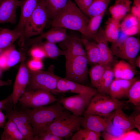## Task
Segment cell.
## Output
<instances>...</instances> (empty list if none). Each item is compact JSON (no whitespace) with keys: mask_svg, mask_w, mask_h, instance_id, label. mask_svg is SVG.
I'll return each instance as SVG.
<instances>
[{"mask_svg":"<svg viewBox=\"0 0 140 140\" xmlns=\"http://www.w3.org/2000/svg\"><path fill=\"white\" fill-rule=\"evenodd\" d=\"M89 19L71 0L60 11L51 22L52 27L59 26L77 31L85 35V30Z\"/></svg>","mask_w":140,"mask_h":140,"instance_id":"obj_1","label":"cell"},{"mask_svg":"<svg viewBox=\"0 0 140 140\" xmlns=\"http://www.w3.org/2000/svg\"><path fill=\"white\" fill-rule=\"evenodd\" d=\"M64 108L59 100L51 105L31 109L24 108L23 111L30 117L34 137L42 133L49 124L55 120L65 113Z\"/></svg>","mask_w":140,"mask_h":140,"instance_id":"obj_2","label":"cell"},{"mask_svg":"<svg viewBox=\"0 0 140 140\" xmlns=\"http://www.w3.org/2000/svg\"><path fill=\"white\" fill-rule=\"evenodd\" d=\"M81 118L80 116L71 115L65 112L60 117L47 125L43 132L52 133L65 139L69 138L74 132L80 129Z\"/></svg>","mask_w":140,"mask_h":140,"instance_id":"obj_3","label":"cell"},{"mask_svg":"<svg viewBox=\"0 0 140 140\" xmlns=\"http://www.w3.org/2000/svg\"><path fill=\"white\" fill-rule=\"evenodd\" d=\"M110 48L113 55L126 61L135 68L134 60L139 52L140 42L139 39L132 36H126L111 43Z\"/></svg>","mask_w":140,"mask_h":140,"instance_id":"obj_4","label":"cell"},{"mask_svg":"<svg viewBox=\"0 0 140 140\" xmlns=\"http://www.w3.org/2000/svg\"><path fill=\"white\" fill-rule=\"evenodd\" d=\"M54 68L52 65L47 71H32L25 91L42 89L49 90L53 94L59 93L57 85L60 77L55 74Z\"/></svg>","mask_w":140,"mask_h":140,"instance_id":"obj_5","label":"cell"},{"mask_svg":"<svg viewBox=\"0 0 140 140\" xmlns=\"http://www.w3.org/2000/svg\"><path fill=\"white\" fill-rule=\"evenodd\" d=\"M124 106L118 99L97 92L92 98L84 114L107 116L117 108Z\"/></svg>","mask_w":140,"mask_h":140,"instance_id":"obj_6","label":"cell"},{"mask_svg":"<svg viewBox=\"0 0 140 140\" xmlns=\"http://www.w3.org/2000/svg\"><path fill=\"white\" fill-rule=\"evenodd\" d=\"M48 18L43 1L38 0L35 9L25 25L23 31L25 40L41 33Z\"/></svg>","mask_w":140,"mask_h":140,"instance_id":"obj_7","label":"cell"},{"mask_svg":"<svg viewBox=\"0 0 140 140\" xmlns=\"http://www.w3.org/2000/svg\"><path fill=\"white\" fill-rule=\"evenodd\" d=\"M66 60L65 78L80 84H84L87 80L88 73L86 56H76Z\"/></svg>","mask_w":140,"mask_h":140,"instance_id":"obj_8","label":"cell"},{"mask_svg":"<svg viewBox=\"0 0 140 140\" xmlns=\"http://www.w3.org/2000/svg\"><path fill=\"white\" fill-rule=\"evenodd\" d=\"M57 101L55 97L50 91L39 89L25 91L18 101L24 108H34L46 106Z\"/></svg>","mask_w":140,"mask_h":140,"instance_id":"obj_9","label":"cell"},{"mask_svg":"<svg viewBox=\"0 0 140 140\" xmlns=\"http://www.w3.org/2000/svg\"><path fill=\"white\" fill-rule=\"evenodd\" d=\"M11 104L6 105L3 110L5 111L7 117L16 124L24 140H34V134L30 117L23 111L13 109Z\"/></svg>","mask_w":140,"mask_h":140,"instance_id":"obj_10","label":"cell"},{"mask_svg":"<svg viewBox=\"0 0 140 140\" xmlns=\"http://www.w3.org/2000/svg\"><path fill=\"white\" fill-rule=\"evenodd\" d=\"M95 94H78L62 97L59 101L64 109L69 111L76 116H79L84 113Z\"/></svg>","mask_w":140,"mask_h":140,"instance_id":"obj_11","label":"cell"},{"mask_svg":"<svg viewBox=\"0 0 140 140\" xmlns=\"http://www.w3.org/2000/svg\"><path fill=\"white\" fill-rule=\"evenodd\" d=\"M83 115L81 119V125L83 128L100 133L108 131L112 125L114 113L104 118L99 115L84 114Z\"/></svg>","mask_w":140,"mask_h":140,"instance_id":"obj_12","label":"cell"},{"mask_svg":"<svg viewBox=\"0 0 140 140\" xmlns=\"http://www.w3.org/2000/svg\"><path fill=\"white\" fill-rule=\"evenodd\" d=\"M25 56L21 61L13 86L12 94L13 98L12 103L14 105L17 103L22 95L25 91L30 80V75L25 64Z\"/></svg>","mask_w":140,"mask_h":140,"instance_id":"obj_13","label":"cell"},{"mask_svg":"<svg viewBox=\"0 0 140 140\" xmlns=\"http://www.w3.org/2000/svg\"><path fill=\"white\" fill-rule=\"evenodd\" d=\"M38 0H21L20 6L21 14L19 22L14 29L19 31L21 34L19 44L22 47L25 43L23 31L26 23L37 5Z\"/></svg>","mask_w":140,"mask_h":140,"instance_id":"obj_14","label":"cell"},{"mask_svg":"<svg viewBox=\"0 0 140 140\" xmlns=\"http://www.w3.org/2000/svg\"><path fill=\"white\" fill-rule=\"evenodd\" d=\"M69 36L67 33L66 29L59 26H55L48 31L42 33L38 37L29 40L27 45L33 46L38 44L45 39L47 42L55 44L63 41Z\"/></svg>","mask_w":140,"mask_h":140,"instance_id":"obj_15","label":"cell"},{"mask_svg":"<svg viewBox=\"0 0 140 140\" xmlns=\"http://www.w3.org/2000/svg\"><path fill=\"white\" fill-rule=\"evenodd\" d=\"M20 4L19 0H0V24H15L17 20L16 10Z\"/></svg>","mask_w":140,"mask_h":140,"instance_id":"obj_16","label":"cell"},{"mask_svg":"<svg viewBox=\"0 0 140 140\" xmlns=\"http://www.w3.org/2000/svg\"><path fill=\"white\" fill-rule=\"evenodd\" d=\"M91 38L95 41L99 49L100 59L99 64L106 67H111L114 55L108 46V42L104 38L103 30L100 29Z\"/></svg>","mask_w":140,"mask_h":140,"instance_id":"obj_17","label":"cell"},{"mask_svg":"<svg viewBox=\"0 0 140 140\" xmlns=\"http://www.w3.org/2000/svg\"><path fill=\"white\" fill-rule=\"evenodd\" d=\"M57 89L59 93L68 92L78 94H95L97 92V90L92 88L60 77L57 82Z\"/></svg>","mask_w":140,"mask_h":140,"instance_id":"obj_18","label":"cell"},{"mask_svg":"<svg viewBox=\"0 0 140 140\" xmlns=\"http://www.w3.org/2000/svg\"><path fill=\"white\" fill-rule=\"evenodd\" d=\"M138 79L134 77L129 80L114 78L109 87L108 95L114 99H118L127 97L128 91L134 83Z\"/></svg>","mask_w":140,"mask_h":140,"instance_id":"obj_19","label":"cell"},{"mask_svg":"<svg viewBox=\"0 0 140 140\" xmlns=\"http://www.w3.org/2000/svg\"><path fill=\"white\" fill-rule=\"evenodd\" d=\"M82 44L81 39L69 36L60 43L59 45L63 50L67 51V53L65 55L66 59H67L78 56H86Z\"/></svg>","mask_w":140,"mask_h":140,"instance_id":"obj_20","label":"cell"},{"mask_svg":"<svg viewBox=\"0 0 140 140\" xmlns=\"http://www.w3.org/2000/svg\"><path fill=\"white\" fill-rule=\"evenodd\" d=\"M113 119V125L123 131L136 128L134 119L125 114L122 108H118L114 111Z\"/></svg>","mask_w":140,"mask_h":140,"instance_id":"obj_21","label":"cell"},{"mask_svg":"<svg viewBox=\"0 0 140 140\" xmlns=\"http://www.w3.org/2000/svg\"><path fill=\"white\" fill-rule=\"evenodd\" d=\"M112 69L114 78L123 79H132L136 72L135 67L123 60L117 62Z\"/></svg>","mask_w":140,"mask_h":140,"instance_id":"obj_22","label":"cell"},{"mask_svg":"<svg viewBox=\"0 0 140 140\" xmlns=\"http://www.w3.org/2000/svg\"><path fill=\"white\" fill-rule=\"evenodd\" d=\"M120 23V30L125 36H132L140 33V20L131 13L125 16Z\"/></svg>","mask_w":140,"mask_h":140,"instance_id":"obj_23","label":"cell"},{"mask_svg":"<svg viewBox=\"0 0 140 140\" xmlns=\"http://www.w3.org/2000/svg\"><path fill=\"white\" fill-rule=\"evenodd\" d=\"M120 27V21L112 17L109 18L106 22L105 29L103 30L104 37L108 42L113 43L118 39Z\"/></svg>","mask_w":140,"mask_h":140,"instance_id":"obj_24","label":"cell"},{"mask_svg":"<svg viewBox=\"0 0 140 140\" xmlns=\"http://www.w3.org/2000/svg\"><path fill=\"white\" fill-rule=\"evenodd\" d=\"M84 45L88 63L93 65L99 64L100 59L99 49L97 44L87 39H81Z\"/></svg>","mask_w":140,"mask_h":140,"instance_id":"obj_25","label":"cell"},{"mask_svg":"<svg viewBox=\"0 0 140 140\" xmlns=\"http://www.w3.org/2000/svg\"><path fill=\"white\" fill-rule=\"evenodd\" d=\"M131 3L130 0H116L114 4L109 8L111 17L120 21L130 10Z\"/></svg>","mask_w":140,"mask_h":140,"instance_id":"obj_26","label":"cell"},{"mask_svg":"<svg viewBox=\"0 0 140 140\" xmlns=\"http://www.w3.org/2000/svg\"><path fill=\"white\" fill-rule=\"evenodd\" d=\"M21 33L15 30L4 28L0 29V50L2 51L20 38Z\"/></svg>","mask_w":140,"mask_h":140,"instance_id":"obj_27","label":"cell"},{"mask_svg":"<svg viewBox=\"0 0 140 140\" xmlns=\"http://www.w3.org/2000/svg\"><path fill=\"white\" fill-rule=\"evenodd\" d=\"M1 136V140H23L24 138L15 123L10 120L5 123Z\"/></svg>","mask_w":140,"mask_h":140,"instance_id":"obj_28","label":"cell"},{"mask_svg":"<svg viewBox=\"0 0 140 140\" xmlns=\"http://www.w3.org/2000/svg\"><path fill=\"white\" fill-rule=\"evenodd\" d=\"M5 57L6 61L7 69L13 66L21 61L25 55L22 56L13 44L1 51V53Z\"/></svg>","mask_w":140,"mask_h":140,"instance_id":"obj_29","label":"cell"},{"mask_svg":"<svg viewBox=\"0 0 140 140\" xmlns=\"http://www.w3.org/2000/svg\"><path fill=\"white\" fill-rule=\"evenodd\" d=\"M48 18L53 19L65 6L69 0H42Z\"/></svg>","mask_w":140,"mask_h":140,"instance_id":"obj_30","label":"cell"},{"mask_svg":"<svg viewBox=\"0 0 140 140\" xmlns=\"http://www.w3.org/2000/svg\"><path fill=\"white\" fill-rule=\"evenodd\" d=\"M114 78L113 69L111 67H109L105 71L96 88L97 92L108 95L109 87Z\"/></svg>","mask_w":140,"mask_h":140,"instance_id":"obj_31","label":"cell"},{"mask_svg":"<svg viewBox=\"0 0 140 140\" xmlns=\"http://www.w3.org/2000/svg\"><path fill=\"white\" fill-rule=\"evenodd\" d=\"M37 44L44 49L46 58L55 59L60 56H65L67 53L66 50L60 49L55 43L46 41L44 42L41 41Z\"/></svg>","mask_w":140,"mask_h":140,"instance_id":"obj_32","label":"cell"},{"mask_svg":"<svg viewBox=\"0 0 140 140\" xmlns=\"http://www.w3.org/2000/svg\"><path fill=\"white\" fill-rule=\"evenodd\" d=\"M110 0H93L84 13L90 18L106 11Z\"/></svg>","mask_w":140,"mask_h":140,"instance_id":"obj_33","label":"cell"},{"mask_svg":"<svg viewBox=\"0 0 140 140\" xmlns=\"http://www.w3.org/2000/svg\"><path fill=\"white\" fill-rule=\"evenodd\" d=\"M105 12L89 19L85 30V36L91 38L98 31Z\"/></svg>","mask_w":140,"mask_h":140,"instance_id":"obj_34","label":"cell"},{"mask_svg":"<svg viewBox=\"0 0 140 140\" xmlns=\"http://www.w3.org/2000/svg\"><path fill=\"white\" fill-rule=\"evenodd\" d=\"M98 64L93 65L90 69L89 74L91 84L96 88L105 71L108 68Z\"/></svg>","mask_w":140,"mask_h":140,"instance_id":"obj_35","label":"cell"},{"mask_svg":"<svg viewBox=\"0 0 140 140\" xmlns=\"http://www.w3.org/2000/svg\"><path fill=\"white\" fill-rule=\"evenodd\" d=\"M101 136L100 132L83 128L80 129L72 137L71 140H99Z\"/></svg>","mask_w":140,"mask_h":140,"instance_id":"obj_36","label":"cell"},{"mask_svg":"<svg viewBox=\"0 0 140 140\" xmlns=\"http://www.w3.org/2000/svg\"><path fill=\"white\" fill-rule=\"evenodd\" d=\"M127 97L129 100L127 101L138 106L140 104V80L138 79L132 85L130 88Z\"/></svg>","mask_w":140,"mask_h":140,"instance_id":"obj_37","label":"cell"},{"mask_svg":"<svg viewBox=\"0 0 140 140\" xmlns=\"http://www.w3.org/2000/svg\"><path fill=\"white\" fill-rule=\"evenodd\" d=\"M30 54L33 58L41 60L46 58L45 52L42 47L38 44L32 46Z\"/></svg>","mask_w":140,"mask_h":140,"instance_id":"obj_38","label":"cell"},{"mask_svg":"<svg viewBox=\"0 0 140 140\" xmlns=\"http://www.w3.org/2000/svg\"><path fill=\"white\" fill-rule=\"evenodd\" d=\"M131 130L126 131L119 136L118 140H140V134Z\"/></svg>","mask_w":140,"mask_h":140,"instance_id":"obj_39","label":"cell"},{"mask_svg":"<svg viewBox=\"0 0 140 140\" xmlns=\"http://www.w3.org/2000/svg\"><path fill=\"white\" fill-rule=\"evenodd\" d=\"M28 68L32 71H37L42 70L43 65L41 60L33 59L28 62Z\"/></svg>","mask_w":140,"mask_h":140,"instance_id":"obj_40","label":"cell"},{"mask_svg":"<svg viewBox=\"0 0 140 140\" xmlns=\"http://www.w3.org/2000/svg\"><path fill=\"white\" fill-rule=\"evenodd\" d=\"M64 138L52 133L44 132L37 137L34 140H62Z\"/></svg>","mask_w":140,"mask_h":140,"instance_id":"obj_41","label":"cell"},{"mask_svg":"<svg viewBox=\"0 0 140 140\" xmlns=\"http://www.w3.org/2000/svg\"><path fill=\"white\" fill-rule=\"evenodd\" d=\"M93 0H75L79 8L85 13Z\"/></svg>","mask_w":140,"mask_h":140,"instance_id":"obj_42","label":"cell"},{"mask_svg":"<svg viewBox=\"0 0 140 140\" xmlns=\"http://www.w3.org/2000/svg\"><path fill=\"white\" fill-rule=\"evenodd\" d=\"M130 9L131 13L140 20V4H133Z\"/></svg>","mask_w":140,"mask_h":140,"instance_id":"obj_43","label":"cell"},{"mask_svg":"<svg viewBox=\"0 0 140 140\" xmlns=\"http://www.w3.org/2000/svg\"><path fill=\"white\" fill-rule=\"evenodd\" d=\"M12 102V96L11 94L5 99L0 101V110H3L6 105Z\"/></svg>","mask_w":140,"mask_h":140,"instance_id":"obj_44","label":"cell"},{"mask_svg":"<svg viewBox=\"0 0 140 140\" xmlns=\"http://www.w3.org/2000/svg\"><path fill=\"white\" fill-rule=\"evenodd\" d=\"M102 137L104 140H118V136L113 135L106 131L103 132Z\"/></svg>","mask_w":140,"mask_h":140,"instance_id":"obj_45","label":"cell"},{"mask_svg":"<svg viewBox=\"0 0 140 140\" xmlns=\"http://www.w3.org/2000/svg\"><path fill=\"white\" fill-rule=\"evenodd\" d=\"M7 117L6 115L4 114L1 110H0V128H3L5 123V120Z\"/></svg>","mask_w":140,"mask_h":140,"instance_id":"obj_46","label":"cell"},{"mask_svg":"<svg viewBox=\"0 0 140 140\" xmlns=\"http://www.w3.org/2000/svg\"><path fill=\"white\" fill-rule=\"evenodd\" d=\"M140 115L136 116L134 119L136 125V128H137L140 132Z\"/></svg>","mask_w":140,"mask_h":140,"instance_id":"obj_47","label":"cell"},{"mask_svg":"<svg viewBox=\"0 0 140 140\" xmlns=\"http://www.w3.org/2000/svg\"><path fill=\"white\" fill-rule=\"evenodd\" d=\"M135 66L138 68H140V56L139 55L136 57L134 61Z\"/></svg>","mask_w":140,"mask_h":140,"instance_id":"obj_48","label":"cell"},{"mask_svg":"<svg viewBox=\"0 0 140 140\" xmlns=\"http://www.w3.org/2000/svg\"><path fill=\"white\" fill-rule=\"evenodd\" d=\"M11 81L9 80L6 81L2 80L0 79V87L6 85H11Z\"/></svg>","mask_w":140,"mask_h":140,"instance_id":"obj_49","label":"cell"},{"mask_svg":"<svg viewBox=\"0 0 140 140\" xmlns=\"http://www.w3.org/2000/svg\"><path fill=\"white\" fill-rule=\"evenodd\" d=\"M1 51L0 50V54L1 53Z\"/></svg>","mask_w":140,"mask_h":140,"instance_id":"obj_50","label":"cell"},{"mask_svg":"<svg viewBox=\"0 0 140 140\" xmlns=\"http://www.w3.org/2000/svg\"><path fill=\"white\" fill-rule=\"evenodd\" d=\"M136 0L137 1H140V0Z\"/></svg>","mask_w":140,"mask_h":140,"instance_id":"obj_51","label":"cell"}]
</instances>
